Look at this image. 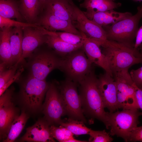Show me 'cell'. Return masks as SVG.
Masks as SVG:
<instances>
[{
    "instance_id": "obj_1",
    "label": "cell",
    "mask_w": 142,
    "mask_h": 142,
    "mask_svg": "<svg viewBox=\"0 0 142 142\" xmlns=\"http://www.w3.org/2000/svg\"><path fill=\"white\" fill-rule=\"evenodd\" d=\"M113 75L129 73V69L136 64H142V53L138 49L108 40L100 42Z\"/></svg>"
},
{
    "instance_id": "obj_2",
    "label": "cell",
    "mask_w": 142,
    "mask_h": 142,
    "mask_svg": "<svg viewBox=\"0 0 142 142\" xmlns=\"http://www.w3.org/2000/svg\"><path fill=\"white\" fill-rule=\"evenodd\" d=\"M98 78L93 69L78 84L79 95L84 116L103 122L108 128L107 115L98 85Z\"/></svg>"
},
{
    "instance_id": "obj_3",
    "label": "cell",
    "mask_w": 142,
    "mask_h": 142,
    "mask_svg": "<svg viewBox=\"0 0 142 142\" xmlns=\"http://www.w3.org/2000/svg\"><path fill=\"white\" fill-rule=\"evenodd\" d=\"M50 84L45 80L38 79L31 75L22 84L19 101L24 109L32 113L42 110V102Z\"/></svg>"
},
{
    "instance_id": "obj_4",
    "label": "cell",
    "mask_w": 142,
    "mask_h": 142,
    "mask_svg": "<svg viewBox=\"0 0 142 142\" xmlns=\"http://www.w3.org/2000/svg\"><path fill=\"white\" fill-rule=\"evenodd\" d=\"M134 15L103 27L106 32L107 40L134 47V40L139 29V21L142 18V5L137 8Z\"/></svg>"
},
{
    "instance_id": "obj_5",
    "label": "cell",
    "mask_w": 142,
    "mask_h": 142,
    "mask_svg": "<svg viewBox=\"0 0 142 142\" xmlns=\"http://www.w3.org/2000/svg\"><path fill=\"white\" fill-rule=\"evenodd\" d=\"M142 115L138 109L108 112V129H110V134L120 137L126 142L129 141L131 132L138 126L139 117Z\"/></svg>"
},
{
    "instance_id": "obj_6",
    "label": "cell",
    "mask_w": 142,
    "mask_h": 142,
    "mask_svg": "<svg viewBox=\"0 0 142 142\" xmlns=\"http://www.w3.org/2000/svg\"><path fill=\"white\" fill-rule=\"evenodd\" d=\"M81 48L61 58L59 68L64 73L66 79L77 84L84 79L93 69L92 63Z\"/></svg>"
},
{
    "instance_id": "obj_7",
    "label": "cell",
    "mask_w": 142,
    "mask_h": 142,
    "mask_svg": "<svg viewBox=\"0 0 142 142\" xmlns=\"http://www.w3.org/2000/svg\"><path fill=\"white\" fill-rule=\"evenodd\" d=\"M57 84L69 118L87 123L77 91V83L66 79Z\"/></svg>"
},
{
    "instance_id": "obj_8",
    "label": "cell",
    "mask_w": 142,
    "mask_h": 142,
    "mask_svg": "<svg viewBox=\"0 0 142 142\" xmlns=\"http://www.w3.org/2000/svg\"><path fill=\"white\" fill-rule=\"evenodd\" d=\"M42 107L44 119L49 125H60L61 117L66 115V112L57 84H50Z\"/></svg>"
},
{
    "instance_id": "obj_9",
    "label": "cell",
    "mask_w": 142,
    "mask_h": 142,
    "mask_svg": "<svg viewBox=\"0 0 142 142\" xmlns=\"http://www.w3.org/2000/svg\"><path fill=\"white\" fill-rule=\"evenodd\" d=\"M14 90L13 87L7 89L0 97V137L3 141L7 137L13 121L19 115L14 102Z\"/></svg>"
},
{
    "instance_id": "obj_10",
    "label": "cell",
    "mask_w": 142,
    "mask_h": 142,
    "mask_svg": "<svg viewBox=\"0 0 142 142\" xmlns=\"http://www.w3.org/2000/svg\"><path fill=\"white\" fill-rule=\"evenodd\" d=\"M61 58L53 53L44 52L35 55L30 67L31 75L40 80H44L53 70L59 69Z\"/></svg>"
},
{
    "instance_id": "obj_11",
    "label": "cell",
    "mask_w": 142,
    "mask_h": 142,
    "mask_svg": "<svg viewBox=\"0 0 142 142\" xmlns=\"http://www.w3.org/2000/svg\"><path fill=\"white\" fill-rule=\"evenodd\" d=\"M113 78L116 83L118 109H139L133 81L120 77Z\"/></svg>"
},
{
    "instance_id": "obj_12",
    "label": "cell",
    "mask_w": 142,
    "mask_h": 142,
    "mask_svg": "<svg viewBox=\"0 0 142 142\" xmlns=\"http://www.w3.org/2000/svg\"><path fill=\"white\" fill-rule=\"evenodd\" d=\"M76 27L88 38L94 42L107 40L105 31L103 28L89 19L75 5Z\"/></svg>"
},
{
    "instance_id": "obj_13",
    "label": "cell",
    "mask_w": 142,
    "mask_h": 142,
    "mask_svg": "<svg viewBox=\"0 0 142 142\" xmlns=\"http://www.w3.org/2000/svg\"><path fill=\"white\" fill-rule=\"evenodd\" d=\"M98 85L105 108L110 112L118 109L116 83L113 77L105 72L100 74Z\"/></svg>"
},
{
    "instance_id": "obj_14",
    "label": "cell",
    "mask_w": 142,
    "mask_h": 142,
    "mask_svg": "<svg viewBox=\"0 0 142 142\" xmlns=\"http://www.w3.org/2000/svg\"><path fill=\"white\" fill-rule=\"evenodd\" d=\"M22 54L19 63L30 56L35 49L45 42L46 35L43 33L42 27L23 28Z\"/></svg>"
},
{
    "instance_id": "obj_15",
    "label": "cell",
    "mask_w": 142,
    "mask_h": 142,
    "mask_svg": "<svg viewBox=\"0 0 142 142\" xmlns=\"http://www.w3.org/2000/svg\"><path fill=\"white\" fill-rule=\"evenodd\" d=\"M50 125L44 119L38 120L33 125L27 128L24 134L19 139V142H54Z\"/></svg>"
},
{
    "instance_id": "obj_16",
    "label": "cell",
    "mask_w": 142,
    "mask_h": 142,
    "mask_svg": "<svg viewBox=\"0 0 142 142\" xmlns=\"http://www.w3.org/2000/svg\"><path fill=\"white\" fill-rule=\"evenodd\" d=\"M38 24L49 31H61L82 36L72 22L57 17L47 11Z\"/></svg>"
},
{
    "instance_id": "obj_17",
    "label": "cell",
    "mask_w": 142,
    "mask_h": 142,
    "mask_svg": "<svg viewBox=\"0 0 142 142\" xmlns=\"http://www.w3.org/2000/svg\"><path fill=\"white\" fill-rule=\"evenodd\" d=\"M75 6L71 0H50L45 8L56 16L74 24L76 20Z\"/></svg>"
},
{
    "instance_id": "obj_18",
    "label": "cell",
    "mask_w": 142,
    "mask_h": 142,
    "mask_svg": "<svg viewBox=\"0 0 142 142\" xmlns=\"http://www.w3.org/2000/svg\"><path fill=\"white\" fill-rule=\"evenodd\" d=\"M83 48L86 55L92 63L101 67L106 73L113 77L107 58L101 52L98 44L87 38L84 43Z\"/></svg>"
},
{
    "instance_id": "obj_19",
    "label": "cell",
    "mask_w": 142,
    "mask_h": 142,
    "mask_svg": "<svg viewBox=\"0 0 142 142\" xmlns=\"http://www.w3.org/2000/svg\"><path fill=\"white\" fill-rule=\"evenodd\" d=\"M114 0H84L80 4V7L86 9L83 12L89 18L94 14L118 8L121 5L120 3H116Z\"/></svg>"
},
{
    "instance_id": "obj_20",
    "label": "cell",
    "mask_w": 142,
    "mask_h": 142,
    "mask_svg": "<svg viewBox=\"0 0 142 142\" xmlns=\"http://www.w3.org/2000/svg\"><path fill=\"white\" fill-rule=\"evenodd\" d=\"M130 12H120L112 9L97 13L89 18L101 27L113 24L132 15Z\"/></svg>"
},
{
    "instance_id": "obj_21",
    "label": "cell",
    "mask_w": 142,
    "mask_h": 142,
    "mask_svg": "<svg viewBox=\"0 0 142 142\" xmlns=\"http://www.w3.org/2000/svg\"><path fill=\"white\" fill-rule=\"evenodd\" d=\"M12 28H3L1 29L0 32L1 63L6 66L13 65L10 41V34Z\"/></svg>"
},
{
    "instance_id": "obj_22",
    "label": "cell",
    "mask_w": 142,
    "mask_h": 142,
    "mask_svg": "<svg viewBox=\"0 0 142 142\" xmlns=\"http://www.w3.org/2000/svg\"><path fill=\"white\" fill-rule=\"evenodd\" d=\"M22 28L20 27L12 28L10 41L12 64L19 63L22 54V42L23 38Z\"/></svg>"
},
{
    "instance_id": "obj_23",
    "label": "cell",
    "mask_w": 142,
    "mask_h": 142,
    "mask_svg": "<svg viewBox=\"0 0 142 142\" xmlns=\"http://www.w3.org/2000/svg\"><path fill=\"white\" fill-rule=\"evenodd\" d=\"M18 4L21 13L28 23H34L42 8L39 0H20Z\"/></svg>"
},
{
    "instance_id": "obj_24",
    "label": "cell",
    "mask_w": 142,
    "mask_h": 142,
    "mask_svg": "<svg viewBox=\"0 0 142 142\" xmlns=\"http://www.w3.org/2000/svg\"><path fill=\"white\" fill-rule=\"evenodd\" d=\"M46 35L45 43L62 57L83 47V45L72 44L65 42L54 36Z\"/></svg>"
},
{
    "instance_id": "obj_25",
    "label": "cell",
    "mask_w": 142,
    "mask_h": 142,
    "mask_svg": "<svg viewBox=\"0 0 142 142\" xmlns=\"http://www.w3.org/2000/svg\"><path fill=\"white\" fill-rule=\"evenodd\" d=\"M29 118L28 114L23 110L21 114L17 116L13 121L7 137L3 142L14 141L24 129Z\"/></svg>"
},
{
    "instance_id": "obj_26",
    "label": "cell",
    "mask_w": 142,
    "mask_h": 142,
    "mask_svg": "<svg viewBox=\"0 0 142 142\" xmlns=\"http://www.w3.org/2000/svg\"><path fill=\"white\" fill-rule=\"evenodd\" d=\"M18 3L14 0H0V16L22 22V16L19 12Z\"/></svg>"
},
{
    "instance_id": "obj_27",
    "label": "cell",
    "mask_w": 142,
    "mask_h": 142,
    "mask_svg": "<svg viewBox=\"0 0 142 142\" xmlns=\"http://www.w3.org/2000/svg\"><path fill=\"white\" fill-rule=\"evenodd\" d=\"M42 31L45 35H51L68 43L75 45H83L87 37L84 34L83 36L70 32L49 31L43 28Z\"/></svg>"
},
{
    "instance_id": "obj_28",
    "label": "cell",
    "mask_w": 142,
    "mask_h": 142,
    "mask_svg": "<svg viewBox=\"0 0 142 142\" xmlns=\"http://www.w3.org/2000/svg\"><path fill=\"white\" fill-rule=\"evenodd\" d=\"M83 122L69 118L62 120L60 125L67 128L76 136L84 135H89L91 130L87 127Z\"/></svg>"
},
{
    "instance_id": "obj_29",
    "label": "cell",
    "mask_w": 142,
    "mask_h": 142,
    "mask_svg": "<svg viewBox=\"0 0 142 142\" xmlns=\"http://www.w3.org/2000/svg\"><path fill=\"white\" fill-rule=\"evenodd\" d=\"M51 133L53 138L60 142H65L74 135L70 130L60 125L57 126L54 125H50Z\"/></svg>"
},
{
    "instance_id": "obj_30",
    "label": "cell",
    "mask_w": 142,
    "mask_h": 142,
    "mask_svg": "<svg viewBox=\"0 0 142 142\" xmlns=\"http://www.w3.org/2000/svg\"><path fill=\"white\" fill-rule=\"evenodd\" d=\"M20 27L40 28L42 27L38 24L24 23L16 21L12 19L2 17L0 16V27L1 29L3 28Z\"/></svg>"
},
{
    "instance_id": "obj_31",
    "label": "cell",
    "mask_w": 142,
    "mask_h": 142,
    "mask_svg": "<svg viewBox=\"0 0 142 142\" xmlns=\"http://www.w3.org/2000/svg\"><path fill=\"white\" fill-rule=\"evenodd\" d=\"M19 64L18 62L13 67L8 70H5L6 67L0 64V88L8 82L14 76L17 72Z\"/></svg>"
},
{
    "instance_id": "obj_32",
    "label": "cell",
    "mask_w": 142,
    "mask_h": 142,
    "mask_svg": "<svg viewBox=\"0 0 142 142\" xmlns=\"http://www.w3.org/2000/svg\"><path fill=\"white\" fill-rule=\"evenodd\" d=\"M89 135V142H111L113 140L105 130L95 131L91 130Z\"/></svg>"
},
{
    "instance_id": "obj_33",
    "label": "cell",
    "mask_w": 142,
    "mask_h": 142,
    "mask_svg": "<svg viewBox=\"0 0 142 142\" xmlns=\"http://www.w3.org/2000/svg\"><path fill=\"white\" fill-rule=\"evenodd\" d=\"M135 84L138 87H142V66L135 70H132L130 73Z\"/></svg>"
},
{
    "instance_id": "obj_34",
    "label": "cell",
    "mask_w": 142,
    "mask_h": 142,
    "mask_svg": "<svg viewBox=\"0 0 142 142\" xmlns=\"http://www.w3.org/2000/svg\"><path fill=\"white\" fill-rule=\"evenodd\" d=\"M23 70V67L20 68L17 70L16 74L11 79L1 88H0V96L2 95L12 83L19 78Z\"/></svg>"
},
{
    "instance_id": "obj_35",
    "label": "cell",
    "mask_w": 142,
    "mask_h": 142,
    "mask_svg": "<svg viewBox=\"0 0 142 142\" xmlns=\"http://www.w3.org/2000/svg\"><path fill=\"white\" fill-rule=\"evenodd\" d=\"M142 142V126H136L132 130L129 141Z\"/></svg>"
},
{
    "instance_id": "obj_36",
    "label": "cell",
    "mask_w": 142,
    "mask_h": 142,
    "mask_svg": "<svg viewBox=\"0 0 142 142\" xmlns=\"http://www.w3.org/2000/svg\"><path fill=\"white\" fill-rule=\"evenodd\" d=\"M133 85L135 89L136 100L139 108L142 110V89L137 87L134 83Z\"/></svg>"
},
{
    "instance_id": "obj_37",
    "label": "cell",
    "mask_w": 142,
    "mask_h": 142,
    "mask_svg": "<svg viewBox=\"0 0 142 142\" xmlns=\"http://www.w3.org/2000/svg\"><path fill=\"white\" fill-rule=\"evenodd\" d=\"M142 43V25L139 28L137 32L134 47L136 49L138 48Z\"/></svg>"
},
{
    "instance_id": "obj_38",
    "label": "cell",
    "mask_w": 142,
    "mask_h": 142,
    "mask_svg": "<svg viewBox=\"0 0 142 142\" xmlns=\"http://www.w3.org/2000/svg\"><path fill=\"white\" fill-rule=\"evenodd\" d=\"M87 142L86 141H82L78 140L75 139L73 137L71 138L68 139L65 141V142Z\"/></svg>"
},
{
    "instance_id": "obj_39",
    "label": "cell",
    "mask_w": 142,
    "mask_h": 142,
    "mask_svg": "<svg viewBox=\"0 0 142 142\" xmlns=\"http://www.w3.org/2000/svg\"><path fill=\"white\" fill-rule=\"evenodd\" d=\"M40 2L42 8H45V7L50 0H39Z\"/></svg>"
},
{
    "instance_id": "obj_40",
    "label": "cell",
    "mask_w": 142,
    "mask_h": 142,
    "mask_svg": "<svg viewBox=\"0 0 142 142\" xmlns=\"http://www.w3.org/2000/svg\"><path fill=\"white\" fill-rule=\"evenodd\" d=\"M139 48L140 50V52L142 53V43L139 46Z\"/></svg>"
},
{
    "instance_id": "obj_41",
    "label": "cell",
    "mask_w": 142,
    "mask_h": 142,
    "mask_svg": "<svg viewBox=\"0 0 142 142\" xmlns=\"http://www.w3.org/2000/svg\"><path fill=\"white\" fill-rule=\"evenodd\" d=\"M134 1L136 2H142V0H133Z\"/></svg>"
},
{
    "instance_id": "obj_42",
    "label": "cell",
    "mask_w": 142,
    "mask_h": 142,
    "mask_svg": "<svg viewBox=\"0 0 142 142\" xmlns=\"http://www.w3.org/2000/svg\"><path fill=\"white\" fill-rule=\"evenodd\" d=\"M140 88L141 89H142V87H141V88Z\"/></svg>"
},
{
    "instance_id": "obj_43",
    "label": "cell",
    "mask_w": 142,
    "mask_h": 142,
    "mask_svg": "<svg viewBox=\"0 0 142 142\" xmlns=\"http://www.w3.org/2000/svg\"><path fill=\"white\" fill-rule=\"evenodd\" d=\"M114 1L115 0H114Z\"/></svg>"
}]
</instances>
